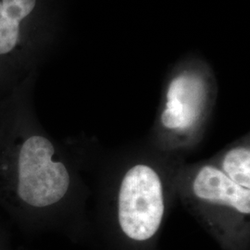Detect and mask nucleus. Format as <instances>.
Returning <instances> with one entry per match:
<instances>
[{
	"label": "nucleus",
	"instance_id": "nucleus-1",
	"mask_svg": "<svg viewBox=\"0 0 250 250\" xmlns=\"http://www.w3.org/2000/svg\"><path fill=\"white\" fill-rule=\"evenodd\" d=\"M165 213L161 177L152 167L137 164L127 170L119 190L118 225L122 236L135 247L151 243Z\"/></svg>",
	"mask_w": 250,
	"mask_h": 250
},
{
	"label": "nucleus",
	"instance_id": "nucleus-2",
	"mask_svg": "<svg viewBox=\"0 0 250 250\" xmlns=\"http://www.w3.org/2000/svg\"><path fill=\"white\" fill-rule=\"evenodd\" d=\"M55 148L44 136L34 135L21 146L19 156L18 195L27 204L43 208L59 202L70 187L69 172L52 160Z\"/></svg>",
	"mask_w": 250,
	"mask_h": 250
},
{
	"label": "nucleus",
	"instance_id": "nucleus-3",
	"mask_svg": "<svg viewBox=\"0 0 250 250\" xmlns=\"http://www.w3.org/2000/svg\"><path fill=\"white\" fill-rule=\"evenodd\" d=\"M206 84L201 76L185 72L170 81L161 113L162 125L174 131H187L197 123L206 100Z\"/></svg>",
	"mask_w": 250,
	"mask_h": 250
},
{
	"label": "nucleus",
	"instance_id": "nucleus-4",
	"mask_svg": "<svg viewBox=\"0 0 250 250\" xmlns=\"http://www.w3.org/2000/svg\"><path fill=\"white\" fill-rule=\"evenodd\" d=\"M192 189L201 200L227 206L240 214L250 215V189L238 186L212 165H206L198 170Z\"/></svg>",
	"mask_w": 250,
	"mask_h": 250
},
{
	"label": "nucleus",
	"instance_id": "nucleus-5",
	"mask_svg": "<svg viewBox=\"0 0 250 250\" xmlns=\"http://www.w3.org/2000/svg\"><path fill=\"white\" fill-rule=\"evenodd\" d=\"M36 5V0H0V55L14 49L21 23L33 12Z\"/></svg>",
	"mask_w": 250,
	"mask_h": 250
},
{
	"label": "nucleus",
	"instance_id": "nucleus-6",
	"mask_svg": "<svg viewBox=\"0 0 250 250\" xmlns=\"http://www.w3.org/2000/svg\"><path fill=\"white\" fill-rule=\"evenodd\" d=\"M224 174L242 188L250 189V150L246 146L227 152L221 163Z\"/></svg>",
	"mask_w": 250,
	"mask_h": 250
}]
</instances>
